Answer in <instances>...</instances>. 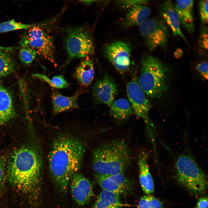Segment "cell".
Masks as SVG:
<instances>
[{
    "instance_id": "11",
    "label": "cell",
    "mask_w": 208,
    "mask_h": 208,
    "mask_svg": "<svg viewBox=\"0 0 208 208\" xmlns=\"http://www.w3.org/2000/svg\"><path fill=\"white\" fill-rule=\"evenodd\" d=\"M70 183L74 201L79 205H86L93 194V187L90 181L82 174L77 173L72 177Z\"/></svg>"
},
{
    "instance_id": "26",
    "label": "cell",
    "mask_w": 208,
    "mask_h": 208,
    "mask_svg": "<svg viewBox=\"0 0 208 208\" xmlns=\"http://www.w3.org/2000/svg\"><path fill=\"white\" fill-rule=\"evenodd\" d=\"M138 208H163L162 203L153 196L148 195L142 197L138 205Z\"/></svg>"
},
{
    "instance_id": "29",
    "label": "cell",
    "mask_w": 208,
    "mask_h": 208,
    "mask_svg": "<svg viewBox=\"0 0 208 208\" xmlns=\"http://www.w3.org/2000/svg\"><path fill=\"white\" fill-rule=\"evenodd\" d=\"M148 1L146 0H124L118 1V3L125 8H131L140 5H145Z\"/></svg>"
},
{
    "instance_id": "27",
    "label": "cell",
    "mask_w": 208,
    "mask_h": 208,
    "mask_svg": "<svg viewBox=\"0 0 208 208\" xmlns=\"http://www.w3.org/2000/svg\"><path fill=\"white\" fill-rule=\"evenodd\" d=\"M37 53L34 49L29 47H23L19 51V57L21 62L26 64L31 63Z\"/></svg>"
},
{
    "instance_id": "25",
    "label": "cell",
    "mask_w": 208,
    "mask_h": 208,
    "mask_svg": "<svg viewBox=\"0 0 208 208\" xmlns=\"http://www.w3.org/2000/svg\"><path fill=\"white\" fill-rule=\"evenodd\" d=\"M38 24H27L12 20L0 24V33L21 29H28Z\"/></svg>"
},
{
    "instance_id": "21",
    "label": "cell",
    "mask_w": 208,
    "mask_h": 208,
    "mask_svg": "<svg viewBox=\"0 0 208 208\" xmlns=\"http://www.w3.org/2000/svg\"><path fill=\"white\" fill-rule=\"evenodd\" d=\"M109 107L111 115L119 120L127 119L133 111L129 101L124 98L115 100Z\"/></svg>"
},
{
    "instance_id": "17",
    "label": "cell",
    "mask_w": 208,
    "mask_h": 208,
    "mask_svg": "<svg viewBox=\"0 0 208 208\" xmlns=\"http://www.w3.org/2000/svg\"><path fill=\"white\" fill-rule=\"evenodd\" d=\"M79 93L77 92L72 96H68L53 90L51 95L53 113H59L78 108L77 99Z\"/></svg>"
},
{
    "instance_id": "24",
    "label": "cell",
    "mask_w": 208,
    "mask_h": 208,
    "mask_svg": "<svg viewBox=\"0 0 208 208\" xmlns=\"http://www.w3.org/2000/svg\"><path fill=\"white\" fill-rule=\"evenodd\" d=\"M14 68L13 61L7 52L0 51V77L11 73Z\"/></svg>"
},
{
    "instance_id": "30",
    "label": "cell",
    "mask_w": 208,
    "mask_h": 208,
    "mask_svg": "<svg viewBox=\"0 0 208 208\" xmlns=\"http://www.w3.org/2000/svg\"><path fill=\"white\" fill-rule=\"evenodd\" d=\"M208 28L203 27L200 30L199 38V43L200 46L205 50L208 49Z\"/></svg>"
},
{
    "instance_id": "36",
    "label": "cell",
    "mask_w": 208,
    "mask_h": 208,
    "mask_svg": "<svg viewBox=\"0 0 208 208\" xmlns=\"http://www.w3.org/2000/svg\"><path fill=\"white\" fill-rule=\"evenodd\" d=\"M82 2L87 4H91L94 2L95 1L94 0H82L81 1Z\"/></svg>"
},
{
    "instance_id": "32",
    "label": "cell",
    "mask_w": 208,
    "mask_h": 208,
    "mask_svg": "<svg viewBox=\"0 0 208 208\" xmlns=\"http://www.w3.org/2000/svg\"><path fill=\"white\" fill-rule=\"evenodd\" d=\"M6 161L4 157H0V186L5 176Z\"/></svg>"
},
{
    "instance_id": "13",
    "label": "cell",
    "mask_w": 208,
    "mask_h": 208,
    "mask_svg": "<svg viewBox=\"0 0 208 208\" xmlns=\"http://www.w3.org/2000/svg\"><path fill=\"white\" fill-rule=\"evenodd\" d=\"M95 177L97 182L103 190L118 195L127 193L131 187L130 181L123 174H95Z\"/></svg>"
},
{
    "instance_id": "4",
    "label": "cell",
    "mask_w": 208,
    "mask_h": 208,
    "mask_svg": "<svg viewBox=\"0 0 208 208\" xmlns=\"http://www.w3.org/2000/svg\"><path fill=\"white\" fill-rule=\"evenodd\" d=\"M141 65L138 83L141 89L150 98H162L168 89V67L158 58L149 54L143 56Z\"/></svg>"
},
{
    "instance_id": "18",
    "label": "cell",
    "mask_w": 208,
    "mask_h": 208,
    "mask_svg": "<svg viewBox=\"0 0 208 208\" xmlns=\"http://www.w3.org/2000/svg\"><path fill=\"white\" fill-rule=\"evenodd\" d=\"M16 114L11 94L7 89L0 86V125L8 122Z\"/></svg>"
},
{
    "instance_id": "34",
    "label": "cell",
    "mask_w": 208,
    "mask_h": 208,
    "mask_svg": "<svg viewBox=\"0 0 208 208\" xmlns=\"http://www.w3.org/2000/svg\"><path fill=\"white\" fill-rule=\"evenodd\" d=\"M14 49V47H6L0 46V51H13Z\"/></svg>"
},
{
    "instance_id": "7",
    "label": "cell",
    "mask_w": 208,
    "mask_h": 208,
    "mask_svg": "<svg viewBox=\"0 0 208 208\" xmlns=\"http://www.w3.org/2000/svg\"><path fill=\"white\" fill-rule=\"evenodd\" d=\"M39 25L29 29L22 37L20 44L22 47L34 49L44 58L55 63V47L53 39Z\"/></svg>"
},
{
    "instance_id": "15",
    "label": "cell",
    "mask_w": 208,
    "mask_h": 208,
    "mask_svg": "<svg viewBox=\"0 0 208 208\" xmlns=\"http://www.w3.org/2000/svg\"><path fill=\"white\" fill-rule=\"evenodd\" d=\"M139 171L140 182L144 192L149 195L154 192L153 180L148 164V155L145 151H141L138 157Z\"/></svg>"
},
{
    "instance_id": "14",
    "label": "cell",
    "mask_w": 208,
    "mask_h": 208,
    "mask_svg": "<svg viewBox=\"0 0 208 208\" xmlns=\"http://www.w3.org/2000/svg\"><path fill=\"white\" fill-rule=\"evenodd\" d=\"M159 12L162 19L170 27L173 34L187 42L181 31L180 21L174 3L171 1H164L161 5Z\"/></svg>"
},
{
    "instance_id": "5",
    "label": "cell",
    "mask_w": 208,
    "mask_h": 208,
    "mask_svg": "<svg viewBox=\"0 0 208 208\" xmlns=\"http://www.w3.org/2000/svg\"><path fill=\"white\" fill-rule=\"evenodd\" d=\"M177 178L179 182L192 193L201 194L207 188L206 176L193 157L187 154L179 155L175 161Z\"/></svg>"
},
{
    "instance_id": "10",
    "label": "cell",
    "mask_w": 208,
    "mask_h": 208,
    "mask_svg": "<svg viewBox=\"0 0 208 208\" xmlns=\"http://www.w3.org/2000/svg\"><path fill=\"white\" fill-rule=\"evenodd\" d=\"M131 51L129 45L121 41L111 42L107 45L104 49L107 58L121 74L127 71L130 67Z\"/></svg>"
},
{
    "instance_id": "20",
    "label": "cell",
    "mask_w": 208,
    "mask_h": 208,
    "mask_svg": "<svg viewBox=\"0 0 208 208\" xmlns=\"http://www.w3.org/2000/svg\"><path fill=\"white\" fill-rule=\"evenodd\" d=\"M151 12L150 8L145 5H138L130 8L125 17L126 25L139 26L148 18Z\"/></svg>"
},
{
    "instance_id": "8",
    "label": "cell",
    "mask_w": 208,
    "mask_h": 208,
    "mask_svg": "<svg viewBox=\"0 0 208 208\" xmlns=\"http://www.w3.org/2000/svg\"><path fill=\"white\" fill-rule=\"evenodd\" d=\"M140 31L148 47L151 50L166 46L169 32L168 26L161 18H148L139 26Z\"/></svg>"
},
{
    "instance_id": "2",
    "label": "cell",
    "mask_w": 208,
    "mask_h": 208,
    "mask_svg": "<svg viewBox=\"0 0 208 208\" xmlns=\"http://www.w3.org/2000/svg\"><path fill=\"white\" fill-rule=\"evenodd\" d=\"M42 164L40 154L34 148L25 146L14 150L8 164L10 182L24 191H32L40 181Z\"/></svg>"
},
{
    "instance_id": "9",
    "label": "cell",
    "mask_w": 208,
    "mask_h": 208,
    "mask_svg": "<svg viewBox=\"0 0 208 208\" xmlns=\"http://www.w3.org/2000/svg\"><path fill=\"white\" fill-rule=\"evenodd\" d=\"M126 90L129 101L135 115L144 120L148 127H151L152 122L148 117L150 102L138 83L135 80L129 81L127 84Z\"/></svg>"
},
{
    "instance_id": "35",
    "label": "cell",
    "mask_w": 208,
    "mask_h": 208,
    "mask_svg": "<svg viewBox=\"0 0 208 208\" xmlns=\"http://www.w3.org/2000/svg\"><path fill=\"white\" fill-rule=\"evenodd\" d=\"M183 52L180 49H178L175 51L174 55L176 58H179L181 57L183 54Z\"/></svg>"
},
{
    "instance_id": "16",
    "label": "cell",
    "mask_w": 208,
    "mask_h": 208,
    "mask_svg": "<svg viewBox=\"0 0 208 208\" xmlns=\"http://www.w3.org/2000/svg\"><path fill=\"white\" fill-rule=\"evenodd\" d=\"M194 1L177 0L174 5L178 14L180 23L190 34L193 33L194 23L193 15Z\"/></svg>"
},
{
    "instance_id": "31",
    "label": "cell",
    "mask_w": 208,
    "mask_h": 208,
    "mask_svg": "<svg viewBox=\"0 0 208 208\" xmlns=\"http://www.w3.org/2000/svg\"><path fill=\"white\" fill-rule=\"evenodd\" d=\"M208 62L204 61L197 64L196 66L197 70L204 78H208Z\"/></svg>"
},
{
    "instance_id": "3",
    "label": "cell",
    "mask_w": 208,
    "mask_h": 208,
    "mask_svg": "<svg viewBox=\"0 0 208 208\" xmlns=\"http://www.w3.org/2000/svg\"><path fill=\"white\" fill-rule=\"evenodd\" d=\"M131 160L130 150L122 139L103 143L94 150L92 167L96 174L114 175L123 174Z\"/></svg>"
},
{
    "instance_id": "12",
    "label": "cell",
    "mask_w": 208,
    "mask_h": 208,
    "mask_svg": "<svg viewBox=\"0 0 208 208\" xmlns=\"http://www.w3.org/2000/svg\"><path fill=\"white\" fill-rule=\"evenodd\" d=\"M118 92L116 83L107 75L97 81L92 89L93 96L95 100L109 106L115 100Z\"/></svg>"
},
{
    "instance_id": "23",
    "label": "cell",
    "mask_w": 208,
    "mask_h": 208,
    "mask_svg": "<svg viewBox=\"0 0 208 208\" xmlns=\"http://www.w3.org/2000/svg\"><path fill=\"white\" fill-rule=\"evenodd\" d=\"M33 76L45 82L54 88L62 89L66 88L68 86L67 81L62 75H56L51 78L44 75L38 73L33 74Z\"/></svg>"
},
{
    "instance_id": "33",
    "label": "cell",
    "mask_w": 208,
    "mask_h": 208,
    "mask_svg": "<svg viewBox=\"0 0 208 208\" xmlns=\"http://www.w3.org/2000/svg\"><path fill=\"white\" fill-rule=\"evenodd\" d=\"M208 198L205 197L200 198L198 200L196 208H208Z\"/></svg>"
},
{
    "instance_id": "22",
    "label": "cell",
    "mask_w": 208,
    "mask_h": 208,
    "mask_svg": "<svg viewBox=\"0 0 208 208\" xmlns=\"http://www.w3.org/2000/svg\"><path fill=\"white\" fill-rule=\"evenodd\" d=\"M122 206L118 194L103 190L92 208H121Z\"/></svg>"
},
{
    "instance_id": "1",
    "label": "cell",
    "mask_w": 208,
    "mask_h": 208,
    "mask_svg": "<svg viewBox=\"0 0 208 208\" xmlns=\"http://www.w3.org/2000/svg\"><path fill=\"white\" fill-rule=\"evenodd\" d=\"M84 153L83 144L69 135H60L54 141L49 156V170L61 192L66 191L71 178L80 169Z\"/></svg>"
},
{
    "instance_id": "19",
    "label": "cell",
    "mask_w": 208,
    "mask_h": 208,
    "mask_svg": "<svg viewBox=\"0 0 208 208\" xmlns=\"http://www.w3.org/2000/svg\"><path fill=\"white\" fill-rule=\"evenodd\" d=\"M94 71L92 61L87 58L83 60L77 68L74 77L82 86H89L94 79Z\"/></svg>"
},
{
    "instance_id": "28",
    "label": "cell",
    "mask_w": 208,
    "mask_h": 208,
    "mask_svg": "<svg viewBox=\"0 0 208 208\" xmlns=\"http://www.w3.org/2000/svg\"><path fill=\"white\" fill-rule=\"evenodd\" d=\"M198 9L200 19L204 24L208 23V1L203 0L198 2Z\"/></svg>"
},
{
    "instance_id": "6",
    "label": "cell",
    "mask_w": 208,
    "mask_h": 208,
    "mask_svg": "<svg viewBox=\"0 0 208 208\" xmlns=\"http://www.w3.org/2000/svg\"><path fill=\"white\" fill-rule=\"evenodd\" d=\"M69 63L73 59L83 57L94 53L92 38L88 31L81 26L67 28L64 38Z\"/></svg>"
}]
</instances>
